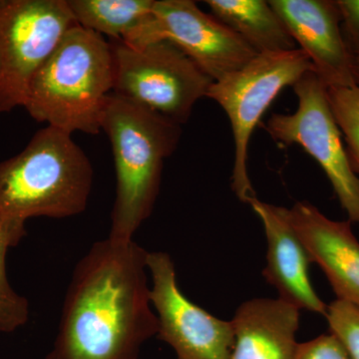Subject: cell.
Returning a JSON list of instances; mask_svg holds the SVG:
<instances>
[{
	"label": "cell",
	"instance_id": "e0dca14e",
	"mask_svg": "<svg viewBox=\"0 0 359 359\" xmlns=\"http://www.w3.org/2000/svg\"><path fill=\"white\" fill-rule=\"evenodd\" d=\"M26 236V229L0 223V332L11 334L29 320V302L11 287L6 271L7 252Z\"/></svg>",
	"mask_w": 359,
	"mask_h": 359
},
{
	"label": "cell",
	"instance_id": "4fadbf2b",
	"mask_svg": "<svg viewBox=\"0 0 359 359\" xmlns=\"http://www.w3.org/2000/svg\"><path fill=\"white\" fill-rule=\"evenodd\" d=\"M290 223L313 263L327 276L337 299L359 309V242L351 222L327 218L308 202L287 209Z\"/></svg>",
	"mask_w": 359,
	"mask_h": 359
},
{
	"label": "cell",
	"instance_id": "3957f363",
	"mask_svg": "<svg viewBox=\"0 0 359 359\" xmlns=\"http://www.w3.org/2000/svg\"><path fill=\"white\" fill-rule=\"evenodd\" d=\"M93 184L89 158L71 134L39 130L20 154L0 163V223L65 219L86 210Z\"/></svg>",
	"mask_w": 359,
	"mask_h": 359
},
{
	"label": "cell",
	"instance_id": "ffe728a7",
	"mask_svg": "<svg viewBox=\"0 0 359 359\" xmlns=\"http://www.w3.org/2000/svg\"><path fill=\"white\" fill-rule=\"evenodd\" d=\"M297 359H349L334 334H321L299 344Z\"/></svg>",
	"mask_w": 359,
	"mask_h": 359
},
{
	"label": "cell",
	"instance_id": "9c48e42d",
	"mask_svg": "<svg viewBox=\"0 0 359 359\" xmlns=\"http://www.w3.org/2000/svg\"><path fill=\"white\" fill-rule=\"evenodd\" d=\"M121 41L132 47L170 42L214 81L241 69L257 55L228 26L191 0H155L151 15Z\"/></svg>",
	"mask_w": 359,
	"mask_h": 359
},
{
	"label": "cell",
	"instance_id": "7a4b0ae2",
	"mask_svg": "<svg viewBox=\"0 0 359 359\" xmlns=\"http://www.w3.org/2000/svg\"><path fill=\"white\" fill-rule=\"evenodd\" d=\"M101 130L109 138L116 170L108 238L132 241L154 209L164 162L178 146L181 125L112 92Z\"/></svg>",
	"mask_w": 359,
	"mask_h": 359
},
{
	"label": "cell",
	"instance_id": "6da1fadb",
	"mask_svg": "<svg viewBox=\"0 0 359 359\" xmlns=\"http://www.w3.org/2000/svg\"><path fill=\"white\" fill-rule=\"evenodd\" d=\"M147 256L134 240L92 245L73 271L58 334L44 359H138L159 330Z\"/></svg>",
	"mask_w": 359,
	"mask_h": 359
},
{
	"label": "cell",
	"instance_id": "ba28073f",
	"mask_svg": "<svg viewBox=\"0 0 359 359\" xmlns=\"http://www.w3.org/2000/svg\"><path fill=\"white\" fill-rule=\"evenodd\" d=\"M299 107L292 114H275L264 129L283 145L304 149L330 180L351 223L359 224V178L342 142V134L328 101L327 87L314 71L294 84Z\"/></svg>",
	"mask_w": 359,
	"mask_h": 359
},
{
	"label": "cell",
	"instance_id": "7c38bea8",
	"mask_svg": "<svg viewBox=\"0 0 359 359\" xmlns=\"http://www.w3.org/2000/svg\"><path fill=\"white\" fill-rule=\"evenodd\" d=\"M261 219L268 241L266 266L263 275L278 292V297L301 311L325 316L327 306L316 294L309 278L313 263L306 245L290 223L287 208L262 202L257 197L249 200Z\"/></svg>",
	"mask_w": 359,
	"mask_h": 359
},
{
	"label": "cell",
	"instance_id": "5b68a950",
	"mask_svg": "<svg viewBox=\"0 0 359 359\" xmlns=\"http://www.w3.org/2000/svg\"><path fill=\"white\" fill-rule=\"evenodd\" d=\"M314 71L308 55L299 48L259 54L244 67L214 81L208 98L219 104L228 115L235 141L231 189L241 202L256 197L248 171L252 132L287 86H294L302 75Z\"/></svg>",
	"mask_w": 359,
	"mask_h": 359
},
{
	"label": "cell",
	"instance_id": "9a60e30c",
	"mask_svg": "<svg viewBox=\"0 0 359 359\" xmlns=\"http://www.w3.org/2000/svg\"><path fill=\"white\" fill-rule=\"evenodd\" d=\"M211 14L259 54L297 49L282 20L264 0H208Z\"/></svg>",
	"mask_w": 359,
	"mask_h": 359
},
{
	"label": "cell",
	"instance_id": "44dd1931",
	"mask_svg": "<svg viewBox=\"0 0 359 359\" xmlns=\"http://www.w3.org/2000/svg\"><path fill=\"white\" fill-rule=\"evenodd\" d=\"M344 41L353 55H359V0H337Z\"/></svg>",
	"mask_w": 359,
	"mask_h": 359
},
{
	"label": "cell",
	"instance_id": "8992f818",
	"mask_svg": "<svg viewBox=\"0 0 359 359\" xmlns=\"http://www.w3.org/2000/svg\"><path fill=\"white\" fill-rule=\"evenodd\" d=\"M114 61L113 93L168 119L185 124L194 106L207 97L214 80L168 41L143 47L110 42Z\"/></svg>",
	"mask_w": 359,
	"mask_h": 359
},
{
	"label": "cell",
	"instance_id": "2e32d148",
	"mask_svg": "<svg viewBox=\"0 0 359 359\" xmlns=\"http://www.w3.org/2000/svg\"><path fill=\"white\" fill-rule=\"evenodd\" d=\"M78 25L124 40L151 15L155 0H67Z\"/></svg>",
	"mask_w": 359,
	"mask_h": 359
},
{
	"label": "cell",
	"instance_id": "5bb4252c",
	"mask_svg": "<svg viewBox=\"0 0 359 359\" xmlns=\"http://www.w3.org/2000/svg\"><path fill=\"white\" fill-rule=\"evenodd\" d=\"M231 325V359H297L299 309L280 297L243 302Z\"/></svg>",
	"mask_w": 359,
	"mask_h": 359
},
{
	"label": "cell",
	"instance_id": "d6986e66",
	"mask_svg": "<svg viewBox=\"0 0 359 359\" xmlns=\"http://www.w3.org/2000/svg\"><path fill=\"white\" fill-rule=\"evenodd\" d=\"M330 334L340 342L349 359H359V309L335 299L325 313Z\"/></svg>",
	"mask_w": 359,
	"mask_h": 359
},
{
	"label": "cell",
	"instance_id": "8fae6325",
	"mask_svg": "<svg viewBox=\"0 0 359 359\" xmlns=\"http://www.w3.org/2000/svg\"><path fill=\"white\" fill-rule=\"evenodd\" d=\"M269 4L327 88L356 86L353 55L344 41L337 0H271Z\"/></svg>",
	"mask_w": 359,
	"mask_h": 359
},
{
	"label": "cell",
	"instance_id": "30bf717a",
	"mask_svg": "<svg viewBox=\"0 0 359 359\" xmlns=\"http://www.w3.org/2000/svg\"><path fill=\"white\" fill-rule=\"evenodd\" d=\"M152 278L150 299L157 314V337L174 349L178 359H231V321L219 320L187 299L177 282L171 256L148 252Z\"/></svg>",
	"mask_w": 359,
	"mask_h": 359
},
{
	"label": "cell",
	"instance_id": "52a82bcc",
	"mask_svg": "<svg viewBox=\"0 0 359 359\" xmlns=\"http://www.w3.org/2000/svg\"><path fill=\"white\" fill-rule=\"evenodd\" d=\"M76 25L67 0H0V113L23 106L33 78Z\"/></svg>",
	"mask_w": 359,
	"mask_h": 359
},
{
	"label": "cell",
	"instance_id": "277c9868",
	"mask_svg": "<svg viewBox=\"0 0 359 359\" xmlns=\"http://www.w3.org/2000/svg\"><path fill=\"white\" fill-rule=\"evenodd\" d=\"M113 87L110 42L76 25L33 78L22 107L47 126L95 135Z\"/></svg>",
	"mask_w": 359,
	"mask_h": 359
},
{
	"label": "cell",
	"instance_id": "7402d4cb",
	"mask_svg": "<svg viewBox=\"0 0 359 359\" xmlns=\"http://www.w3.org/2000/svg\"><path fill=\"white\" fill-rule=\"evenodd\" d=\"M353 74L356 86L359 87V55L353 56Z\"/></svg>",
	"mask_w": 359,
	"mask_h": 359
},
{
	"label": "cell",
	"instance_id": "ac0fdd59",
	"mask_svg": "<svg viewBox=\"0 0 359 359\" xmlns=\"http://www.w3.org/2000/svg\"><path fill=\"white\" fill-rule=\"evenodd\" d=\"M328 101L346 143L354 172L359 173V87L327 88Z\"/></svg>",
	"mask_w": 359,
	"mask_h": 359
}]
</instances>
